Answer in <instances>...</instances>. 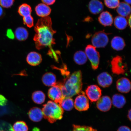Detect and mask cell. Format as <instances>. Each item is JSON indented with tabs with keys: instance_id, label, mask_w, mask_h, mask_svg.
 <instances>
[{
	"instance_id": "cell-1",
	"label": "cell",
	"mask_w": 131,
	"mask_h": 131,
	"mask_svg": "<svg viewBox=\"0 0 131 131\" xmlns=\"http://www.w3.org/2000/svg\"><path fill=\"white\" fill-rule=\"evenodd\" d=\"M51 18L49 16L38 19L34 27L36 34L34 40L36 48L38 50L46 47H50L55 44L54 34L56 31L52 27Z\"/></svg>"
},
{
	"instance_id": "cell-2",
	"label": "cell",
	"mask_w": 131,
	"mask_h": 131,
	"mask_svg": "<svg viewBox=\"0 0 131 131\" xmlns=\"http://www.w3.org/2000/svg\"><path fill=\"white\" fill-rule=\"evenodd\" d=\"M61 88L64 97H71L80 94L82 88V74L81 70L75 72L63 83H57Z\"/></svg>"
},
{
	"instance_id": "cell-3",
	"label": "cell",
	"mask_w": 131,
	"mask_h": 131,
	"mask_svg": "<svg viewBox=\"0 0 131 131\" xmlns=\"http://www.w3.org/2000/svg\"><path fill=\"white\" fill-rule=\"evenodd\" d=\"M44 118L51 123L63 117V110L59 104L54 101H49L43 105L42 109Z\"/></svg>"
},
{
	"instance_id": "cell-4",
	"label": "cell",
	"mask_w": 131,
	"mask_h": 131,
	"mask_svg": "<svg viewBox=\"0 0 131 131\" xmlns=\"http://www.w3.org/2000/svg\"><path fill=\"white\" fill-rule=\"evenodd\" d=\"M32 12L31 8L27 4H23L19 6L18 13L23 17L24 23L29 28L32 27L34 25V19L31 15Z\"/></svg>"
},
{
	"instance_id": "cell-5",
	"label": "cell",
	"mask_w": 131,
	"mask_h": 131,
	"mask_svg": "<svg viewBox=\"0 0 131 131\" xmlns=\"http://www.w3.org/2000/svg\"><path fill=\"white\" fill-rule=\"evenodd\" d=\"M85 52L87 57L91 62L93 69H97L99 64L100 55L96 48L93 45H88L86 47Z\"/></svg>"
},
{
	"instance_id": "cell-6",
	"label": "cell",
	"mask_w": 131,
	"mask_h": 131,
	"mask_svg": "<svg viewBox=\"0 0 131 131\" xmlns=\"http://www.w3.org/2000/svg\"><path fill=\"white\" fill-rule=\"evenodd\" d=\"M108 42V34L104 31L95 33L91 39L93 46L95 48L105 47Z\"/></svg>"
},
{
	"instance_id": "cell-7",
	"label": "cell",
	"mask_w": 131,
	"mask_h": 131,
	"mask_svg": "<svg viewBox=\"0 0 131 131\" xmlns=\"http://www.w3.org/2000/svg\"><path fill=\"white\" fill-rule=\"evenodd\" d=\"M112 72L117 75L123 74L126 71L127 66L123 62L122 57L119 56L114 57L111 61Z\"/></svg>"
},
{
	"instance_id": "cell-8",
	"label": "cell",
	"mask_w": 131,
	"mask_h": 131,
	"mask_svg": "<svg viewBox=\"0 0 131 131\" xmlns=\"http://www.w3.org/2000/svg\"><path fill=\"white\" fill-rule=\"evenodd\" d=\"M48 95L50 99L59 104H60L64 98L61 88L57 83L49 89Z\"/></svg>"
},
{
	"instance_id": "cell-9",
	"label": "cell",
	"mask_w": 131,
	"mask_h": 131,
	"mask_svg": "<svg viewBox=\"0 0 131 131\" xmlns=\"http://www.w3.org/2000/svg\"><path fill=\"white\" fill-rule=\"evenodd\" d=\"M86 93L88 99L92 102H95L101 97L102 91L99 86L93 85L88 86L86 88Z\"/></svg>"
},
{
	"instance_id": "cell-10",
	"label": "cell",
	"mask_w": 131,
	"mask_h": 131,
	"mask_svg": "<svg viewBox=\"0 0 131 131\" xmlns=\"http://www.w3.org/2000/svg\"><path fill=\"white\" fill-rule=\"evenodd\" d=\"M83 93L77 96L74 102L75 108L80 111H87L89 107V100Z\"/></svg>"
},
{
	"instance_id": "cell-11",
	"label": "cell",
	"mask_w": 131,
	"mask_h": 131,
	"mask_svg": "<svg viewBox=\"0 0 131 131\" xmlns=\"http://www.w3.org/2000/svg\"><path fill=\"white\" fill-rule=\"evenodd\" d=\"M112 104L110 97L108 96H104L100 98L97 101L96 106L99 110L106 112L111 109Z\"/></svg>"
},
{
	"instance_id": "cell-12",
	"label": "cell",
	"mask_w": 131,
	"mask_h": 131,
	"mask_svg": "<svg viewBox=\"0 0 131 131\" xmlns=\"http://www.w3.org/2000/svg\"><path fill=\"white\" fill-rule=\"evenodd\" d=\"M117 89L119 92L123 93H128L131 89L130 82L126 78H122L117 80L116 83Z\"/></svg>"
},
{
	"instance_id": "cell-13",
	"label": "cell",
	"mask_w": 131,
	"mask_h": 131,
	"mask_svg": "<svg viewBox=\"0 0 131 131\" xmlns=\"http://www.w3.org/2000/svg\"><path fill=\"white\" fill-rule=\"evenodd\" d=\"M98 84L103 88L108 87L112 84L113 78L108 73L104 72L100 74L97 77Z\"/></svg>"
},
{
	"instance_id": "cell-14",
	"label": "cell",
	"mask_w": 131,
	"mask_h": 131,
	"mask_svg": "<svg viewBox=\"0 0 131 131\" xmlns=\"http://www.w3.org/2000/svg\"><path fill=\"white\" fill-rule=\"evenodd\" d=\"M98 20L100 23L104 27L111 26L113 22V18L110 13L105 11L100 15Z\"/></svg>"
},
{
	"instance_id": "cell-15",
	"label": "cell",
	"mask_w": 131,
	"mask_h": 131,
	"mask_svg": "<svg viewBox=\"0 0 131 131\" xmlns=\"http://www.w3.org/2000/svg\"><path fill=\"white\" fill-rule=\"evenodd\" d=\"M104 6L103 3L98 0H91L88 4V9L90 13L94 15L99 14L103 10Z\"/></svg>"
},
{
	"instance_id": "cell-16",
	"label": "cell",
	"mask_w": 131,
	"mask_h": 131,
	"mask_svg": "<svg viewBox=\"0 0 131 131\" xmlns=\"http://www.w3.org/2000/svg\"><path fill=\"white\" fill-rule=\"evenodd\" d=\"M42 61L41 56L35 52L29 53L27 57V61L29 64L32 66H36L40 64Z\"/></svg>"
},
{
	"instance_id": "cell-17",
	"label": "cell",
	"mask_w": 131,
	"mask_h": 131,
	"mask_svg": "<svg viewBox=\"0 0 131 131\" xmlns=\"http://www.w3.org/2000/svg\"><path fill=\"white\" fill-rule=\"evenodd\" d=\"M35 10L37 15L42 18L48 16L51 11L50 7L43 3L38 5L36 6Z\"/></svg>"
},
{
	"instance_id": "cell-18",
	"label": "cell",
	"mask_w": 131,
	"mask_h": 131,
	"mask_svg": "<svg viewBox=\"0 0 131 131\" xmlns=\"http://www.w3.org/2000/svg\"><path fill=\"white\" fill-rule=\"evenodd\" d=\"M28 114L31 120L35 122H40L43 117L42 110L37 107L32 108L29 111Z\"/></svg>"
},
{
	"instance_id": "cell-19",
	"label": "cell",
	"mask_w": 131,
	"mask_h": 131,
	"mask_svg": "<svg viewBox=\"0 0 131 131\" xmlns=\"http://www.w3.org/2000/svg\"><path fill=\"white\" fill-rule=\"evenodd\" d=\"M117 12L119 15L123 17H128L131 13L130 5L125 2L119 3L117 9Z\"/></svg>"
},
{
	"instance_id": "cell-20",
	"label": "cell",
	"mask_w": 131,
	"mask_h": 131,
	"mask_svg": "<svg viewBox=\"0 0 131 131\" xmlns=\"http://www.w3.org/2000/svg\"><path fill=\"white\" fill-rule=\"evenodd\" d=\"M42 80L44 84L47 86H53L57 84L56 77L52 73L45 74Z\"/></svg>"
},
{
	"instance_id": "cell-21",
	"label": "cell",
	"mask_w": 131,
	"mask_h": 131,
	"mask_svg": "<svg viewBox=\"0 0 131 131\" xmlns=\"http://www.w3.org/2000/svg\"><path fill=\"white\" fill-rule=\"evenodd\" d=\"M111 47L117 51L122 50L125 46V43L123 39L120 37H114L111 42Z\"/></svg>"
},
{
	"instance_id": "cell-22",
	"label": "cell",
	"mask_w": 131,
	"mask_h": 131,
	"mask_svg": "<svg viewBox=\"0 0 131 131\" xmlns=\"http://www.w3.org/2000/svg\"><path fill=\"white\" fill-rule=\"evenodd\" d=\"M126 102L125 97L122 95L116 94L113 96L112 103L114 106L118 108L123 107Z\"/></svg>"
},
{
	"instance_id": "cell-23",
	"label": "cell",
	"mask_w": 131,
	"mask_h": 131,
	"mask_svg": "<svg viewBox=\"0 0 131 131\" xmlns=\"http://www.w3.org/2000/svg\"><path fill=\"white\" fill-rule=\"evenodd\" d=\"M114 25L119 30H123L127 27V20L125 18L120 16H117L115 18Z\"/></svg>"
},
{
	"instance_id": "cell-24",
	"label": "cell",
	"mask_w": 131,
	"mask_h": 131,
	"mask_svg": "<svg viewBox=\"0 0 131 131\" xmlns=\"http://www.w3.org/2000/svg\"><path fill=\"white\" fill-rule=\"evenodd\" d=\"M73 59L75 63L79 65L84 64L88 60L86 53L82 51L76 52L74 55Z\"/></svg>"
},
{
	"instance_id": "cell-25",
	"label": "cell",
	"mask_w": 131,
	"mask_h": 131,
	"mask_svg": "<svg viewBox=\"0 0 131 131\" xmlns=\"http://www.w3.org/2000/svg\"><path fill=\"white\" fill-rule=\"evenodd\" d=\"M15 35L16 39L20 41L27 40L28 37L29 33L27 29L23 27H19L16 29Z\"/></svg>"
},
{
	"instance_id": "cell-26",
	"label": "cell",
	"mask_w": 131,
	"mask_h": 131,
	"mask_svg": "<svg viewBox=\"0 0 131 131\" xmlns=\"http://www.w3.org/2000/svg\"><path fill=\"white\" fill-rule=\"evenodd\" d=\"M59 105L63 110L69 111L71 110L74 106V102L71 97H64Z\"/></svg>"
},
{
	"instance_id": "cell-27",
	"label": "cell",
	"mask_w": 131,
	"mask_h": 131,
	"mask_svg": "<svg viewBox=\"0 0 131 131\" xmlns=\"http://www.w3.org/2000/svg\"><path fill=\"white\" fill-rule=\"evenodd\" d=\"M45 95L42 91L34 92L32 95V99L34 103L37 104H41L45 102Z\"/></svg>"
},
{
	"instance_id": "cell-28",
	"label": "cell",
	"mask_w": 131,
	"mask_h": 131,
	"mask_svg": "<svg viewBox=\"0 0 131 131\" xmlns=\"http://www.w3.org/2000/svg\"><path fill=\"white\" fill-rule=\"evenodd\" d=\"M28 127L27 124L23 121L16 122L13 125L14 131H28Z\"/></svg>"
},
{
	"instance_id": "cell-29",
	"label": "cell",
	"mask_w": 131,
	"mask_h": 131,
	"mask_svg": "<svg viewBox=\"0 0 131 131\" xmlns=\"http://www.w3.org/2000/svg\"><path fill=\"white\" fill-rule=\"evenodd\" d=\"M72 131H97L93 127L85 126L73 125Z\"/></svg>"
},
{
	"instance_id": "cell-30",
	"label": "cell",
	"mask_w": 131,
	"mask_h": 131,
	"mask_svg": "<svg viewBox=\"0 0 131 131\" xmlns=\"http://www.w3.org/2000/svg\"><path fill=\"white\" fill-rule=\"evenodd\" d=\"M104 4L106 7L110 9H115L118 6L119 0H104Z\"/></svg>"
},
{
	"instance_id": "cell-31",
	"label": "cell",
	"mask_w": 131,
	"mask_h": 131,
	"mask_svg": "<svg viewBox=\"0 0 131 131\" xmlns=\"http://www.w3.org/2000/svg\"><path fill=\"white\" fill-rule=\"evenodd\" d=\"M14 2V0H0V5L2 7L9 8L13 5Z\"/></svg>"
},
{
	"instance_id": "cell-32",
	"label": "cell",
	"mask_w": 131,
	"mask_h": 131,
	"mask_svg": "<svg viewBox=\"0 0 131 131\" xmlns=\"http://www.w3.org/2000/svg\"><path fill=\"white\" fill-rule=\"evenodd\" d=\"M7 100L2 95L0 94V106H5L7 103Z\"/></svg>"
},
{
	"instance_id": "cell-33",
	"label": "cell",
	"mask_w": 131,
	"mask_h": 131,
	"mask_svg": "<svg viewBox=\"0 0 131 131\" xmlns=\"http://www.w3.org/2000/svg\"><path fill=\"white\" fill-rule=\"evenodd\" d=\"M6 35L10 39H14V34L11 29H8L7 32H6Z\"/></svg>"
},
{
	"instance_id": "cell-34",
	"label": "cell",
	"mask_w": 131,
	"mask_h": 131,
	"mask_svg": "<svg viewBox=\"0 0 131 131\" xmlns=\"http://www.w3.org/2000/svg\"><path fill=\"white\" fill-rule=\"evenodd\" d=\"M56 0H41L43 4L47 5H50L53 4L55 2Z\"/></svg>"
},
{
	"instance_id": "cell-35",
	"label": "cell",
	"mask_w": 131,
	"mask_h": 131,
	"mask_svg": "<svg viewBox=\"0 0 131 131\" xmlns=\"http://www.w3.org/2000/svg\"><path fill=\"white\" fill-rule=\"evenodd\" d=\"M117 131H131L130 129L126 126H122L119 128Z\"/></svg>"
},
{
	"instance_id": "cell-36",
	"label": "cell",
	"mask_w": 131,
	"mask_h": 131,
	"mask_svg": "<svg viewBox=\"0 0 131 131\" xmlns=\"http://www.w3.org/2000/svg\"><path fill=\"white\" fill-rule=\"evenodd\" d=\"M4 11L2 7L0 6V18L2 17L4 15Z\"/></svg>"
},
{
	"instance_id": "cell-37",
	"label": "cell",
	"mask_w": 131,
	"mask_h": 131,
	"mask_svg": "<svg viewBox=\"0 0 131 131\" xmlns=\"http://www.w3.org/2000/svg\"><path fill=\"white\" fill-rule=\"evenodd\" d=\"M92 19L91 18L89 17L85 18L84 19V21L85 22H90V21H92Z\"/></svg>"
},
{
	"instance_id": "cell-38",
	"label": "cell",
	"mask_w": 131,
	"mask_h": 131,
	"mask_svg": "<svg viewBox=\"0 0 131 131\" xmlns=\"http://www.w3.org/2000/svg\"><path fill=\"white\" fill-rule=\"evenodd\" d=\"M128 17V21H127L128 24H129V27H130V28L131 27V20L130 14Z\"/></svg>"
},
{
	"instance_id": "cell-39",
	"label": "cell",
	"mask_w": 131,
	"mask_h": 131,
	"mask_svg": "<svg viewBox=\"0 0 131 131\" xmlns=\"http://www.w3.org/2000/svg\"><path fill=\"white\" fill-rule=\"evenodd\" d=\"M131 109H130L128 111V114L127 115V117L130 121H131Z\"/></svg>"
},
{
	"instance_id": "cell-40",
	"label": "cell",
	"mask_w": 131,
	"mask_h": 131,
	"mask_svg": "<svg viewBox=\"0 0 131 131\" xmlns=\"http://www.w3.org/2000/svg\"><path fill=\"white\" fill-rule=\"evenodd\" d=\"M124 1L127 4L130 5L131 4V0H124Z\"/></svg>"
},
{
	"instance_id": "cell-41",
	"label": "cell",
	"mask_w": 131,
	"mask_h": 131,
	"mask_svg": "<svg viewBox=\"0 0 131 131\" xmlns=\"http://www.w3.org/2000/svg\"><path fill=\"white\" fill-rule=\"evenodd\" d=\"M0 131H6L4 130H0Z\"/></svg>"
}]
</instances>
